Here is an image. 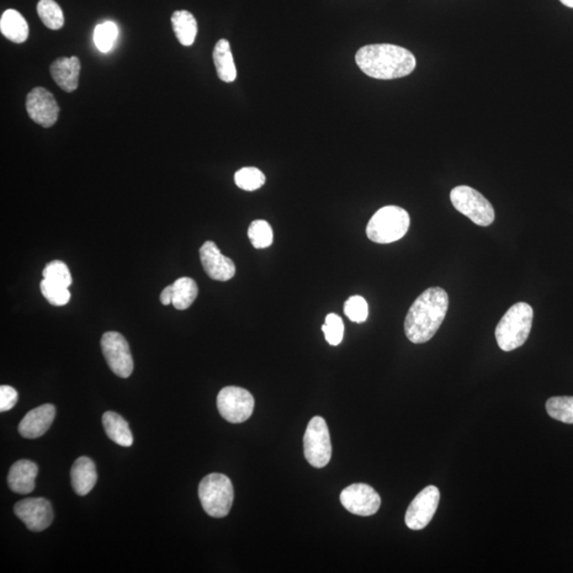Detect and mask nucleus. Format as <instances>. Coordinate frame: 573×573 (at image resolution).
<instances>
[{
	"label": "nucleus",
	"mask_w": 573,
	"mask_h": 573,
	"mask_svg": "<svg viewBox=\"0 0 573 573\" xmlns=\"http://www.w3.org/2000/svg\"><path fill=\"white\" fill-rule=\"evenodd\" d=\"M202 265L211 279L227 281L236 274L235 264L220 252L217 244L206 241L200 248Z\"/></svg>",
	"instance_id": "4468645a"
},
{
	"label": "nucleus",
	"mask_w": 573,
	"mask_h": 573,
	"mask_svg": "<svg viewBox=\"0 0 573 573\" xmlns=\"http://www.w3.org/2000/svg\"><path fill=\"white\" fill-rule=\"evenodd\" d=\"M218 77L223 82L231 83L237 78V69L233 62L230 42L222 39L217 42L214 52H212Z\"/></svg>",
	"instance_id": "aec40b11"
},
{
	"label": "nucleus",
	"mask_w": 573,
	"mask_h": 573,
	"mask_svg": "<svg viewBox=\"0 0 573 573\" xmlns=\"http://www.w3.org/2000/svg\"><path fill=\"white\" fill-rule=\"evenodd\" d=\"M41 291L45 299L53 306L66 305L71 300V292L66 286L52 284L46 279L41 281Z\"/></svg>",
	"instance_id": "c756f323"
},
{
	"label": "nucleus",
	"mask_w": 573,
	"mask_h": 573,
	"mask_svg": "<svg viewBox=\"0 0 573 573\" xmlns=\"http://www.w3.org/2000/svg\"><path fill=\"white\" fill-rule=\"evenodd\" d=\"M560 2L566 7L573 8V0H560Z\"/></svg>",
	"instance_id": "f704fd0d"
},
{
	"label": "nucleus",
	"mask_w": 573,
	"mask_h": 573,
	"mask_svg": "<svg viewBox=\"0 0 573 573\" xmlns=\"http://www.w3.org/2000/svg\"><path fill=\"white\" fill-rule=\"evenodd\" d=\"M345 315L350 321L355 323H363L369 317V305L363 296L354 295L345 302Z\"/></svg>",
	"instance_id": "2f4dec72"
},
{
	"label": "nucleus",
	"mask_w": 573,
	"mask_h": 573,
	"mask_svg": "<svg viewBox=\"0 0 573 573\" xmlns=\"http://www.w3.org/2000/svg\"><path fill=\"white\" fill-rule=\"evenodd\" d=\"M39 466L29 460H19L11 466L8 485L11 491L21 495L34 492Z\"/></svg>",
	"instance_id": "dca6fc26"
},
{
	"label": "nucleus",
	"mask_w": 573,
	"mask_h": 573,
	"mask_svg": "<svg viewBox=\"0 0 573 573\" xmlns=\"http://www.w3.org/2000/svg\"><path fill=\"white\" fill-rule=\"evenodd\" d=\"M449 306L447 292L439 286L424 291L414 301L405 320V333L412 343H426L437 333Z\"/></svg>",
	"instance_id": "f257e3e1"
},
{
	"label": "nucleus",
	"mask_w": 573,
	"mask_h": 573,
	"mask_svg": "<svg viewBox=\"0 0 573 573\" xmlns=\"http://www.w3.org/2000/svg\"><path fill=\"white\" fill-rule=\"evenodd\" d=\"M199 498L202 507L210 517L227 516L233 502V487L230 478L222 474L206 476L199 485Z\"/></svg>",
	"instance_id": "39448f33"
},
{
	"label": "nucleus",
	"mask_w": 573,
	"mask_h": 573,
	"mask_svg": "<svg viewBox=\"0 0 573 573\" xmlns=\"http://www.w3.org/2000/svg\"><path fill=\"white\" fill-rule=\"evenodd\" d=\"M0 31L5 39L15 42V44H21L29 36V26L24 16L13 9L5 11L2 15Z\"/></svg>",
	"instance_id": "6ab92c4d"
},
{
	"label": "nucleus",
	"mask_w": 573,
	"mask_h": 573,
	"mask_svg": "<svg viewBox=\"0 0 573 573\" xmlns=\"http://www.w3.org/2000/svg\"><path fill=\"white\" fill-rule=\"evenodd\" d=\"M172 23L175 35L183 46L194 44L198 34V24L195 16L188 11H175L172 14Z\"/></svg>",
	"instance_id": "4be33fe9"
},
{
	"label": "nucleus",
	"mask_w": 573,
	"mask_h": 573,
	"mask_svg": "<svg viewBox=\"0 0 573 573\" xmlns=\"http://www.w3.org/2000/svg\"><path fill=\"white\" fill-rule=\"evenodd\" d=\"M409 226L410 216L407 210L394 205L386 206L371 218L366 226V236L376 243H392L405 236Z\"/></svg>",
	"instance_id": "20e7f679"
},
{
	"label": "nucleus",
	"mask_w": 573,
	"mask_h": 573,
	"mask_svg": "<svg viewBox=\"0 0 573 573\" xmlns=\"http://www.w3.org/2000/svg\"><path fill=\"white\" fill-rule=\"evenodd\" d=\"M172 296H173L172 285H170L167 286L166 288H164L162 291L161 296H159V300H161L163 305L167 306L172 304Z\"/></svg>",
	"instance_id": "72a5a7b5"
},
{
	"label": "nucleus",
	"mask_w": 573,
	"mask_h": 573,
	"mask_svg": "<svg viewBox=\"0 0 573 573\" xmlns=\"http://www.w3.org/2000/svg\"><path fill=\"white\" fill-rule=\"evenodd\" d=\"M217 406L225 421L241 424L252 416L255 401L251 393L242 387L225 386L218 394Z\"/></svg>",
	"instance_id": "6e6552de"
},
{
	"label": "nucleus",
	"mask_w": 573,
	"mask_h": 573,
	"mask_svg": "<svg viewBox=\"0 0 573 573\" xmlns=\"http://www.w3.org/2000/svg\"><path fill=\"white\" fill-rule=\"evenodd\" d=\"M172 305L175 309H187L199 294L198 285L190 278H180L172 284Z\"/></svg>",
	"instance_id": "5701e85b"
},
{
	"label": "nucleus",
	"mask_w": 573,
	"mask_h": 573,
	"mask_svg": "<svg viewBox=\"0 0 573 573\" xmlns=\"http://www.w3.org/2000/svg\"><path fill=\"white\" fill-rule=\"evenodd\" d=\"M19 401V393L10 386H0V411L5 412L14 408Z\"/></svg>",
	"instance_id": "473e14b6"
},
{
	"label": "nucleus",
	"mask_w": 573,
	"mask_h": 573,
	"mask_svg": "<svg viewBox=\"0 0 573 573\" xmlns=\"http://www.w3.org/2000/svg\"><path fill=\"white\" fill-rule=\"evenodd\" d=\"M118 29L113 21H105V23L96 27L94 41L96 46L101 52H109L113 48Z\"/></svg>",
	"instance_id": "c85d7f7f"
},
{
	"label": "nucleus",
	"mask_w": 573,
	"mask_h": 573,
	"mask_svg": "<svg viewBox=\"0 0 573 573\" xmlns=\"http://www.w3.org/2000/svg\"><path fill=\"white\" fill-rule=\"evenodd\" d=\"M80 72H81V63L77 57L57 58L50 66L52 79L67 93H73L77 89Z\"/></svg>",
	"instance_id": "f3484780"
},
{
	"label": "nucleus",
	"mask_w": 573,
	"mask_h": 573,
	"mask_svg": "<svg viewBox=\"0 0 573 573\" xmlns=\"http://www.w3.org/2000/svg\"><path fill=\"white\" fill-rule=\"evenodd\" d=\"M248 235L255 248H269L273 242L272 227L264 220L253 221L248 227Z\"/></svg>",
	"instance_id": "a878e982"
},
{
	"label": "nucleus",
	"mask_w": 573,
	"mask_h": 573,
	"mask_svg": "<svg viewBox=\"0 0 573 573\" xmlns=\"http://www.w3.org/2000/svg\"><path fill=\"white\" fill-rule=\"evenodd\" d=\"M451 203L477 225L488 226L495 220V210L479 191L470 186H458L451 190Z\"/></svg>",
	"instance_id": "423d86ee"
},
{
	"label": "nucleus",
	"mask_w": 573,
	"mask_h": 573,
	"mask_svg": "<svg viewBox=\"0 0 573 573\" xmlns=\"http://www.w3.org/2000/svg\"><path fill=\"white\" fill-rule=\"evenodd\" d=\"M101 348L110 369L121 378H127L134 370L132 354L126 338L117 332H105L101 338Z\"/></svg>",
	"instance_id": "1a4fd4ad"
},
{
	"label": "nucleus",
	"mask_w": 573,
	"mask_h": 573,
	"mask_svg": "<svg viewBox=\"0 0 573 573\" xmlns=\"http://www.w3.org/2000/svg\"><path fill=\"white\" fill-rule=\"evenodd\" d=\"M549 416L565 424H573V396L551 397L546 402Z\"/></svg>",
	"instance_id": "b1692460"
},
{
	"label": "nucleus",
	"mask_w": 573,
	"mask_h": 573,
	"mask_svg": "<svg viewBox=\"0 0 573 573\" xmlns=\"http://www.w3.org/2000/svg\"><path fill=\"white\" fill-rule=\"evenodd\" d=\"M355 63L366 76L392 80L409 76L416 67L411 51L391 44H375L360 48Z\"/></svg>",
	"instance_id": "f03ea898"
},
{
	"label": "nucleus",
	"mask_w": 573,
	"mask_h": 573,
	"mask_svg": "<svg viewBox=\"0 0 573 573\" xmlns=\"http://www.w3.org/2000/svg\"><path fill=\"white\" fill-rule=\"evenodd\" d=\"M42 276L50 283L66 286V288L73 284L72 274L69 272L67 264L61 260H53L48 264L42 271Z\"/></svg>",
	"instance_id": "cd10ccee"
},
{
	"label": "nucleus",
	"mask_w": 573,
	"mask_h": 573,
	"mask_svg": "<svg viewBox=\"0 0 573 573\" xmlns=\"http://www.w3.org/2000/svg\"><path fill=\"white\" fill-rule=\"evenodd\" d=\"M305 458L316 469H323L332 459L331 435L325 419L315 416L308 424L304 435Z\"/></svg>",
	"instance_id": "0eeeda50"
},
{
	"label": "nucleus",
	"mask_w": 573,
	"mask_h": 573,
	"mask_svg": "<svg viewBox=\"0 0 573 573\" xmlns=\"http://www.w3.org/2000/svg\"><path fill=\"white\" fill-rule=\"evenodd\" d=\"M340 501L345 509L358 516H371L381 506L379 493L364 483H355L345 488L340 495Z\"/></svg>",
	"instance_id": "9d476101"
},
{
	"label": "nucleus",
	"mask_w": 573,
	"mask_h": 573,
	"mask_svg": "<svg viewBox=\"0 0 573 573\" xmlns=\"http://www.w3.org/2000/svg\"><path fill=\"white\" fill-rule=\"evenodd\" d=\"M56 417V407L46 403L27 413L21 419L19 432L26 439H37L47 432Z\"/></svg>",
	"instance_id": "2eb2a0df"
},
{
	"label": "nucleus",
	"mask_w": 573,
	"mask_h": 573,
	"mask_svg": "<svg viewBox=\"0 0 573 573\" xmlns=\"http://www.w3.org/2000/svg\"><path fill=\"white\" fill-rule=\"evenodd\" d=\"M103 424L106 435L122 447H131L133 434L129 424L118 413L108 411L103 414Z\"/></svg>",
	"instance_id": "412c9836"
},
{
	"label": "nucleus",
	"mask_w": 573,
	"mask_h": 573,
	"mask_svg": "<svg viewBox=\"0 0 573 573\" xmlns=\"http://www.w3.org/2000/svg\"><path fill=\"white\" fill-rule=\"evenodd\" d=\"M37 13L47 28L51 30L61 29L65 21L60 5L55 0H40L37 4Z\"/></svg>",
	"instance_id": "393cba45"
},
{
	"label": "nucleus",
	"mask_w": 573,
	"mask_h": 573,
	"mask_svg": "<svg viewBox=\"0 0 573 573\" xmlns=\"http://www.w3.org/2000/svg\"><path fill=\"white\" fill-rule=\"evenodd\" d=\"M71 478L72 486L77 495H88L98 480L94 461L88 456H80L72 467Z\"/></svg>",
	"instance_id": "a211bd4d"
},
{
	"label": "nucleus",
	"mask_w": 573,
	"mask_h": 573,
	"mask_svg": "<svg viewBox=\"0 0 573 573\" xmlns=\"http://www.w3.org/2000/svg\"><path fill=\"white\" fill-rule=\"evenodd\" d=\"M322 331L325 334L326 341L332 347H337L342 342L344 336L342 318L336 313H329L325 318V324L322 326Z\"/></svg>",
	"instance_id": "7c9ffc66"
},
{
	"label": "nucleus",
	"mask_w": 573,
	"mask_h": 573,
	"mask_svg": "<svg viewBox=\"0 0 573 573\" xmlns=\"http://www.w3.org/2000/svg\"><path fill=\"white\" fill-rule=\"evenodd\" d=\"M533 309L527 302H517L498 323L495 336L499 348L512 352L527 341L533 323Z\"/></svg>",
	"instance_id": "7ed1b4c3"
},
{
	"label": "nucleus",
	"mask_w": 573,
	"mask_h": 573,
	"mask_svg": "<svg viewBox=\"0 0 573 573\" xmlns=\"http://www.w3.org/2000/svg\"><path fill=\"white\" fill-rule=\"evenodd\" d=\"M26 109L35 124L50 127L56 124L60 113L55 96L44 88H35L27 96Z\"/></svg>",
	"instance_id": "ddd939ff"
},
{
	"label": "nucleus",
	"mask_w": 573,
	"mask_h": 573,
	"mask_svg": "<svg viewBox=\"0 0 573 573\" xmlns=\"http://www.w3.org/2000/svg\"><path fill=\"white\" fill-rule=\"evenodd\" d=\"M265 182L264 174L255 167H246L235 174V183L239 188L246 191L257 190L263 187Z\"/></svg>",
	"instance_id": "bb28decb"
},
{
	"label": "nucleus",
	"mask_w": 573,
	"mask_h": 573,
	"mask_svg": "<svg viewBox=\"0 0 573 573\" xmlns=\"http://www.w3.org/2000/svg\"><path fill=\"white\" fill-rule=\"evenodd\" d=\"M439 502V491L437 486L430 485L413 499L406 513L405 522L411 530H422L432 522Z\"/></svg>",
	"instance_id": "9b49d317"
},
{
	"label": "nucleus",
	"mask_w": 573,
	"mask_h": 573,
	"mask_svg": "<svg viewBox=\"0 0 573 573\" xmlns=\"http://www.w3.org/2000/svg\"><path fill=\"white\" fill-rule=\"evenodd\" d=\"M14 513L34 532L46 530L52 523L51 503L45 498H27L14 506Z\"/></svg>",
	"instance_id": "f8f14e48"
}]
</instances>
